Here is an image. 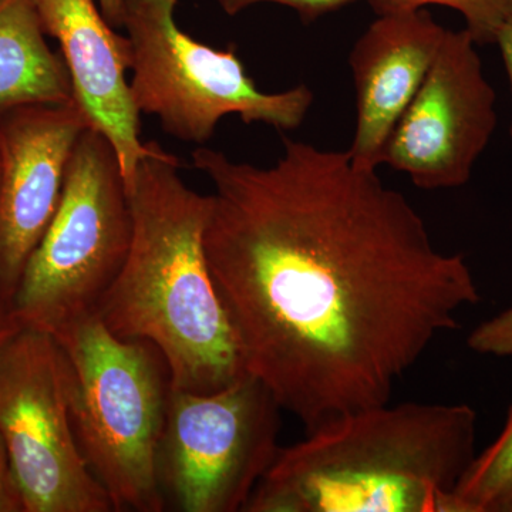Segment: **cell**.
Listing matches in <instances>:
<instances>
[{"label": "cell", "mask_w": 512, "mask_h": 512, "mask_svg": "<svg viewBox=\"0 0 512 512\" xmlns=\"http://www.w3.org/2000/svg\"><path fill=\"white\" fill-rule=\"evenodd\" d=\"M282 140L271 167L207 147L191 158L215 188L205 254L245 369L311 431L390 403L480 292L376 171Z\"/></svg>", "instance_id": "6da1fadb"}, {"label": "cell", "mask_w": 512, "mask_h": 512, "mask_svg": "<svg viewBox=\"0 0 512 512\" xmlns=\"http://www.w3.org/2000/svg\"><path fill=\"white\" fill-rule=\"evenodd\" d=\"M178 170V158L150 141L127 190L130 249L97 315L119 338L153 343L173 390L212 393L248 372L205 254L210 195Z\"/></svg>", "instance_id": "7a4b0ae2"}, {"label": "cell", "mask_w": 512, "mask_h": 512, "mask_svg": "<svg viewBox=\"0 0 512 512\" xmlns=\"http://www.w3.org/2000/svg\"><path fill=\"white\" fill-rule=\"evenodd\" d=\"M476 437V410L464 403L346 413L281 448L244 511L454 512Z\"/></svg>", "instance_id": "3957f363"}, {"label": "cell", "mask_w": 512, "mask_h": 512, "mask_svg": "<svg viewBox=\"0 0 512 512\" xmlns=\"http://www.w3.org/2000/svg\"><path fill=\"white\" fill-rule=\"evenodd\" d=\"M52 336L66 360L77 443L113 510L164 511L157 454L173 384L163 353L114 335L97 313Z\"/></svg>", "instance_id": "277c9868"}, {"label": "cell", "mask_w": 512, "mask_h": 512, "mask_svg": "<svg viewBox=\"0 0 512 512\" xmlns=\"http://www.w3.org/2000/svg\"><path fill=\"white\" fill-rule=\"evenodd\" d=\"M131 235L133 215L119 158L90 126L77 140L53 220L13 295L19 323L56 335L96 315L126 262Z\"/></svg>", "instance_id": "5b68a950"}, {"label": "cell", "mask_w": 512, "mask_h": 512, "mask_svg": "<svg viewBox=\"0 0 512 512\" xmlns=\"http://www.w3.org/2000/svg\"><path fill=\"white\" fill-rule=\"evenodd\" d=\"M178 0H126L123 26L130 39V87L140 113L161 121L165 133L204 144L224 117L296 130L306 119L313 92L306 84L265 93L248 76L234 49L217 50L178 28Z\"/></svg>", "instance_id": "8992f818"}, {"label": "cell", "mask_w": 512, "mask_h": 512, "mask_svg": "<svg viewBox=\"0 0 512 512\" xmlns=\"http://www.w3.org/2000/svg\"><path fill=\"white\" fill-rule=\"evenodd\" d=\"M281 410L249 373L218 392L173 390L157 454L165 508L244 511L281 451Z\"/></svg>", "instance_id": "52a82bcc"}, {"label": "cell", "mask_w": 512, "mask_h": 512, "mask_svg": "<svg viewBox=\"0 0 512 512\" xmlns=\"http://www.w3.org/2000/svg\"><path fill=\"white\" fill-rule=\"evenodd\" d=\"M0 434L26 512L114 511L80 451L66 360L45 330L20 323L0 342Z\"/></svg>", "instance_id": "ba28073f"}, {"label": "cell", "mask_w": 512, "mask_h": 512, "mask_svg": "<svg viewBox=\"0 0 512 512\" xmlns=\"http://www.w3.org/2000/svg\"><path fill=\"white\" fill-rule=\"evenodd\" d=\"M477 43L466 29L447 30L416 96L393 128L382 164L421 190L466 185L495 127V92Z\"/></svg>", "instance_id": "9c48e42d"}, {"label": "cell", "mask_w": 512, "mask_h": 512, "mask_svg": "<svg viewBox=\"0 0 512 512\" xmlns=\"http://www.w3.org/2000/svg\"><path fill=\"white\" fill-rule=\"evenodd\" d=\"M0 113V295L12 303L62 198L77 140L92 123L76 100Z\"/></svg>", "instance_id": "30bf717a"}, {"label": "cell", "mask_w": 512, "mask_h": 512, "mask_svg": "<svg viewBox=\"0 0 512 512\" xmlns=\"http://www.w3.org/2000/svg\"><path fill=\"white\" fill-rule=\"evenodd\" d=\"M32 2L46 35L59 42L74 100L110 141L128 190L138 163L150 151V141H141V113L127 82L133 63L130 39L114 32L94 0Z\"/></svg>", "instance_id": "8fae6325"}, {"label": "cell", "mask_w": 512, "mask_h": 512, "mask_svg": "<svg viewBox=\"0 0 512 512\" xmlns=\"http://www.w3.org/2000/svg\"><path fill=\"white\" fill-rule=\"evenodd\" d=\"M424 8L377 16L349 55L357 124L353 164L376 171L387 140L416 96L447 33Z\"/></svg>", "instance_id": "7c38bea8"}, {"label": "cell", "mask_w": 512, "mask_h": 512, "mask_svg": "<svg viewBox=\"0 0 512 512\" xmlns=\"http://www.w3.org/2000/svg\"><path fill=\"white\" fill-rule=\"evenodd\" d=\"M45 35L32 0H0V111L74 100L63 57Z\"/></svg>", "instance_id": "4fadbf2b"}, {"label": "cell", "mask_w": 512, "mask_h": 512, "mask_svg": "<svg viewBox=\"0 0 512 512\" xmlns=\"http://www.w3.org/2000/svg\"><path fill=\"white\" fill-rule=\"evenodd\" d=\"M512 483V406L500 436L477 454L457 485L454 512H491L505 488Z\"/></svg>", "instance_id": "5bb4252c"}, {"label": "cell", "mask_w": 512, "mask_h": 512, "mask_svg": "<svg viewBox=\"0 0 512 512\" xmlns=\"http://www.w3.org/2000/svg\"><path fill=\"white\" fill-rule=\"evenodd\" d=\"M377 16L417 10L427 5L447 6L466 20V30L478 46L494 45L498 29L512 0H367Z\"/></svg>", "instance_id": "9a60e30c"}, {"label": "cell", "mask_w": 512, "mask_h": 512, "mask_svg": "<svg viewBox=\"0 0 512 512\" xmlns=\"http://www.w3.org/2000/svg\"><path fill=\"white\" fill-rule=\"evenodd\" d=\"M467 345L480 355L512 357V306L480 323L468 336Z\"/></svg>", "instance_id": "2e32d148"}, {"label": "cell", "mask_w": 512, "mask_h": 512, "mask_svg": "<svg viewBox=\"0 0 512 512\" xmlns=\"http://www.w3.org/2000/svg\"><path fill=\"white\" fill-rule=\"evenodd\" d=\"M356 2L359 0H218L222 10L229 16L238 15L242 10L251 8L256 3H278L296 10L306 25Z\"/></svg>", "instance_id": "e0dca14e"}, {"label": "cell", "mask_w": 512, "mask_h": 512, "mask_svg": "<svg viewBox=\"0 0 512 512\" xmlns=\"http://www.w3.org/2000/svg\"><path fill=\"white\" fill-rule=\"evenodd\" d=\"M0 512H26L5 440L0 434Z\"/></svg>", "instance_id": "ac0fdd59"}, {"label": "cell", "mask_w": 512, "mask_h": 512, "mask_svg": "<svg viewBox=\"0 0 512 512\" xmlns=\"http://www.w3.org/2000/svg\"><path fill=\"white\" fill-rule=\"evenodd\" d=\"M494 45L500 47L501 56L505 70H507L508 80H510L511 93H512V3L511 8L508 10L507 15L498 29L497 36H495ZM510 136L512 140V123L510 128Z\"/></svg>", "instance_id": "d6986e66"}, {"label": "cell", "mask_w": 512, "mask_h": 512, "mask_svg": "<svg viewBox=\"0 0 512 512\" xmlns=\"http://www.w3.org/2000/svg\"><path fill=\"white\" fill-rule=\"evenodd\" d=\"M20 326L19 320L13 313L12 303L0 295V342L8 338Z\"/></svg>", "instance_id": "ffe728a7"}, {"label": "cell", "mask_w": 512, "mask_h": 512, "mask_svg": "<svg viewBox=\"0 0 512 512\" xmlns=\"http://www.w3.org/2000/svg\"><path fill=\"white\" fill-rule=\"evenodd\" d=\"M101 12L104 18L113 28L123 26V13L126 0H99Z\"/></svg>", "instance_id": "44dd1931"}, {"label": "cell", "mask_w": 512, "mask_h": 512, "mask_svg": "<svg viewBox=\"0 0 512 512\" xmlns=\"http://www.w3.org/2000/svg\"><path fill=\"white\" fill-rule=\"evenodd\" d=\"M491 512H512V483L505 488L504 493L495 501Z\"/></svg>", "instance_id": "7402d4cb"}]
</instances>
